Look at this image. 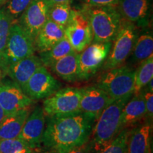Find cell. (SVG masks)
<instances>
[{
	"label": "cell",
	"mask_w": 153,
	"mask_h": 153,
	"mask_svg": "<svg viewBox=\"0 0 153 153\" xmlns=\"http://www.w3.org/2000/svg\"><path fill=\"white\" fill-rule=\"evenodd\" d=\"M11 24L12 21L8 14L6 12L3 4H0V62L4 51Z\"/></svg>",
	"instance_id": "obj_29"
},
{
	"label": "cell",
	"mask_w": 153,
	"mask_h": 153,
	"mask_svg": "<svg viewBox=\"0 0 153 153\" xmlns=\"http://www.w3.org/2000/svg\"><path fill=\"white\" fill-rule=\"evenodd\" d=\"M112 42L91 43L79 57V79L87 80L104 65L111 49Z\"/></svg>",
	"instance_id": "obj_9"
},
{
	"label": "cell",
	"mask_w": 153,
	"mask_h": 153,
	"mask_svg": "<svg viewBox=\"0 0 153 153\" xmlns=\"http://www.w3.org/2000/svg\"><path fill=\"white\" fill-rule=\"evenodd\" d=\"M33 150L28 143L19 137L0 140V153H30Z\"/></svg>",
	"instance_id": "obj_26"
},
{
	"label": "cell",
	"mask_w": 153,
	"mask_h": 153,
	"mask_svg": "<svg viewBox=\"0 0 153 153\" xmlns=\"http://www.w3.org/2000/svg\"><path fill=\"white\" fill-rule=\"evenodd\" d=\"M65 37L64 28L48 19L36 36L35 48L39 53L45 52Z\"/></svg>",
	"instance_id": "obj_17"
},
{
	"label": "cell",
	"mask_w": 153,
	"mask_h": 153,
	"mask_svg": "<svg viewBox=\"0 0 153 153\" xmlns=\"http://www.w3.org/2000/svg\"><path fill=\"white\" fill-rule=\"evenodd\" d=\"M93 143L91 140H89L88 142L83 144L81 146L78 147L74 150H72L68 153H94Z\"/></svg>",
	"instance_id": "obj_32"
},
{
	"label": "cell",
	"mask_w": 153,
	"mask_h": 153,
	"mask_svg": "<svg viewBox=\"0 0 153 153\" xmlns=\"http://www.w3.org/2000/svg\"><path fill=\"white\" fill-rule=\"evenodd\" d=\"M6 1H7V0H0V4H3Z\"/></svg>",
	"instance_id": "obj_37"
},
{
	"label": "cell",
	"mask_w": 153,
	"mask_h": 153,
	"mask_svg": "<svg viewBox=\"0 0 153 153\" xmlns=\"http://www.w3.org/2000/svg\"><path fill=\"white\" fill-rule=\"evenodd\" d=\"M72 11L71 4H55L50 6L48 19L65 29L71 19Z\"/></svg>",
	"instance_id": "obj_25"
},
{
	"label": "cell",
	"mask_w": 153,
	"mask_h": 153,
	"mask_svg": "<svg viewBox=\"0 0 153 153\" xmlns=\"http://www.w3.org/2000/svg\"><path fill=\"white\" fill-rule=\"evenodd\" d=\"M138 36L137 26L128 21L122 19L117 35L114 40L112 49L104 63V70L121 66L131 54Z\"/></svg>",
	"instance_id": "obj_6"
},
{
	"label": "cell",
	"mask_w": 153,
	"mask_h": 153,
	"mask_svg": "<svg viewBox=\"0 0 153 153\" xmlns=\"http://www.w3.org/2000/svg\"><path fill=\"white\" fill-rule=\"evenodd\" d=\"M146 116L145 99L141 91L135 94L124 106L121 114V131L135 125Z\"/></svg>",
	"instance_id": "obj_18"
},
{
	"label": "cell",
	"mask_w": 153,
	"mask_h": 153,
	"mask_svg": "<svg viewBox=\"0 0 153 153\" xmlns=\"http://www.w3.org/2000/svg\"><path fill=\"white\" fill-rule=\"evenodd\" d=\"M61 84L43 65L37 69L22 88L24 92L33 100L43 99L60 89Z\"/></svg>",
	"instance_id": "obj_10"
},
{
	"label": "cell",
	"mask_w": 153,
	"mask_h": 153,
	"mask_svg": "<svg viewBox=\"0 0 153 153\" xmlns=\"http://www.w3.org/2000/svg\"><path fill=\"white\" fill-rule=\"evenodd\" d=\"M131 97L113 101L97 120L93 129V137L91 140L96 152L102 150L121 131L122 111Z\"/></svg>",
	"instance_id": "obj_2"
},
{
	"label": "cell",
	"mask_w": 153,
	"mask_h": 153,
	"mask_svg": "<svg viewBox=\"0 0 153 153\" xmlns=\"http://www.w3.org/2000/svg\"><path fill=\"white\" fill-rule=\"evenodd\" d=\"M45 116L42 107H36L33 112L28 115L18 137L28 143L34 150L40 148L41 145L45 128Z\"/></svg>",
	"instance_id": "obj_15"
},
{
	"label": "cell",
	"mask_w": 153,
	"mask_h": 153,
	"mask_svg": "<svg viewBox=\"0 0 153 153\" xmlns=\"http://www.w3.org/2000/svg\"><path fill=\"white\" fill-rule=\"evenodd\" d=\"M119 0H83L88 7H115Z\"/></svg>",
	"instance_id": "obj_30"
},
{
	"label": "cell",
	"mask_w": 153,
	"mask_h": 153,
	"mask_svg": "<svg viewBox=\"0 0 153 153\" xmlns=\"http://www.w3.org/2000/svg\"><path fill=\"white\" fill-rule=\"evenodd\" d=\"M87 7L93 42H113L119 30L122 17L115 7Z\"/></svg>",
	"instance_id": "obj_3"
},
{
	"label": "cell",
	"mask_w": 153,
	"mask_h": 153,
	"mask_svg": "<svg viewBox=\"0 0 153 153\" xmlns=\"http://www.w3.org/2000/svg\"><path fill=\"white\" fill-rule=\"evenodd\" d=\"M28 115V108L6 115L0 123V140L18 137Z\"/></svg>",
	"instance_id": "obj_20"
},
{
	"label": "cell",
	"mask_w": 153,
	"mask_h": 153,
	"mask_svg": "<svg viewBox=\"0 0 153 153\" xmlns=\"http://www.w3.org/2000/svg\"><path fill=\"white\" fill-rule=\"evenodd\" d=\"M95 120L82 111L50 116L41 142L45 153H68L88 142Z\"/></svg>",
	"instance_id": "obj_1"
},
{
	"label": "cell",
	"mask_w": 153,
	"mask_h": 153,
	"mask_svg": "<svg viewBox=\"0 0 153 153\" xmlns=\"http://www.w3.org/2000/svg\"><path fill=\"white\" fill-rule=\"evenodd\" d=\"M143 94L145 99V108H146V115L150 120L153 117V92L146 90Z\"/></svg>",
	"instance_id": "obj_31"
},
{
	"label": "cell",
	"mask_w": 153,
	"mask_h": 153,
	"mask_svg": "<svg viewBox=\"0 0 153 153\" xmlns=\"http://www.w3.org/2000/svg\"><path fill=\"white\" fill-rule=\"evenodd\" d=\"M50 6L55 4H61V3H70L72 4L73 0H45Z\"/></svg>",
	"instance_id": "obj_33"
},
{
	"label": "cell",
	"mask_w": 153,
	"mask_h": 153,
	"mask_svg": "<svg viewBox=\"0 0 153 153\" xmlns=\"http://www.w3.org/2000/svg\"><path fill=\"white\" fill-rule=\"evenodd\" d=\"M65 36L74 51L80 53L93 41V34L87 7L72 9V16L65 28Z\"/></svg>",
	"instance_id": "obj_7"
},
{
	"label": "cell",
	"mask_w": 153,
	"mask_h": 153,
	"mask_svg": "<svg viewBox=\"0 0 153 153\" xmlns=\"http://www.w3.org/2000/svg\"><path fill=\"white\" fill-rule=\"evenodd\" d=\"M33 0H7L3 4L6 12L12 22H16Z\"/></svg>",
	"instance_id": "obj_28"
},
{
	"label": "cell",
	"mask_w": 153,
	"mask_h": 153,
	"mask_svg": "<svg viewBox=\"0 0 153 153\" xmlns=\"http://www.w3.org/2000/svg\"><path fill=\"white\" fill-rule=\"evenodd\" d=\"M118 11L125 20L137 27H146L149 24L152 0H119Z\"/></svg>",
	"instance_id": "obj_14"
},
{
	"label": "cell",
	"mask_w": 153,
	"mask_h": 153,
	"mask_svg": "<svg viewBox=\"0 0 153 153\" xmlns=\"http://www.w3.org/2000/svg\"><path fill=\"white\" fill-rule=\"evenodd\" d=\"M6 114L4 112V111L3 110V108H1V106H0V123L1 122V120H3V118L5 117Z\"/></svg>",
	"instance_id": "obj_34"
},
{
	"label": "cell",
	"mask_w": 153,
	"mask_h": 153,
	"mask_svg": "<svg viewBox=\"0 0 153 153\" xmlns=\"http://www.w3.org/2000/svg\"><path fill=\"white\" fill-rule=\"evenodd\" d=\"M35 44L19 23L12 22L9 29L0 68L4 75L7 68L13 63L32 55L35 53Z\"/></svg>",
	"instance_id": "obj_5"
},
{
	"label": "cell",
	"mask_w": 153,
	"mask_h": 153,
	"mask_svg": "<svg viewBox=\"0 0 153 153\" xmlns=\"http://www.w3.org/2000/svg\"><path fill=\"white\" fill-rule=\"evenodd\" d=\"M81 97V89L73 87L58 89L43 101V111L49 117L80 112Z\"/></svg>",
	"instance_id": "obj_8"
},
{
	"label": "cell",
	"mask_w": 153,
	"mask_h": 153,
	"mask_svg": "<svg viewBox=\"0 0 153 153\" xmlns=\"http://www.w3.org/2000/svg\"><path fill=\"white\" fill-rule=\"evenodd\" d=\"M152 82H153V79H151L150 82H148V84L147 85H148V90L151 91V92H152L153 91V87H152Z\"/></svg>",
	"instance_id": "obj_35"
},
{
	"label": "cell",
	"mask_w": 153,
	"mask_h": 153,
	"mask_svg": "<svg viewBox=\"0 0 153 153\" xmlns=\"http://www.w3.org/2000/svg\"><path fill=\"white\" fill-rule=\"evenodd\" d=\"M4 77V75L2 70H1V68H0V84H1V82H2Z\"/></svg>",
	"instance_id": "obj_36"
},
{
	"label": "cell",
	"mask_w": 153,
	"mask_h": 153,
	"mask_svg": "<svg viewBox=\"0 0 153 153\" xmlns=\"http://www.w3.org/2000/svg\"><path fill=\"white\" fill-rule=\"evenodd\" d=\"M49 4L45 0H33L17 20L34 42L40 30L49 19Z\"/></svg>",
	"instance_id": "obj_11"
},
{
	"label": "cell",
	"mask_w": 153,
	"mask_h": 153,
	"mask_svg": "<svg viewBox=\"0 0 153 153\" xmlns=\"http://www.w3.org/2000/svg\"><path fill=\"white\" fill-rule=\"evenodd\" d=\"M30 153H34V152H30Z\"/></svg>",
	"instance_id": "obj_38"
},
{
	"label": "cell",
	"mask_w": 153,
	"mask_h": 153,
	"mask_svg": "<svg viewBox=\"0 0 153 153\" xmlns=\"http://www.w3.org/2000/svg\"><path fill=\"white\" fill-rule=\"evenodd\" d=\"M151 55H153L152 34L145 31L137 36L131 52V59L134 63L141 62Z\"/></svg>",
	"instance_id": "obj_22"
},
{
	"label": "cell",
	"mask_w": 153,
	"mask_h": 153,
	"mask_svg": "<svg viewBox=\"0 0 153 153\" xmlns=\"http://www.w3.org/2000/svg\"><path fill=\"white\" fill-rule=\"evenodd\" d=\"M153 78V55L142 61L137 70L135 71V87L134 93L141 91Z\"/></svg>",
	"instance_id": "obj_24"
},
{
	"label": "cell",
	"mask_w": 153,
	"mask_h": 153,
	"mask_svg": "<svg viewBox=\"0 0 153 153\" xmlns=\"http://www.w3.org/2000/svg\"><path fill=\"white\" fill-rule=\"evenodd\" d=\"M131 130L124 128L99 153H127L128 140Z\"/></svg>",
	"instance_id": "obj_27"
},
{
	"label": "cell",
	"mask_w": 153,
	"mask_h": 153,
	"mask_svg": "<svg viewBox=\"0 0 153 153\" xmlns=\"http://www.w3.org/2000/svg\"><path fill=\"white\" fill-rule=\"evenodd\" d=\"M42 65L40 57L33 54L11 64L7 68L5 75H8L22 89L30 76Z\"/></svg>",
	"instance_id": "obj_16"
},
{
	"label": "cell",
	"mask_w": 153,
	"mask_h": 153,
	"mask_svg": "<svg viewBox=\"0 0 153 153\" xmlns=\"http://www.w3.org/2000/svg\"><path fill=\"white\" fill-rule=\"evenodd\" d=\"M81 91L80 111L96 120L105 108L114 101L106 92L97 85L83 88Z\"/></svg>",
	"instance_id": "obj_13"
},
{
	"label": "cell",
	"mask_w": 153,
	"mask_h": 153,
	"mask_svg": "<svg viewBox=\"0 0 153 153\" xmlns=\"http://www.w3.org/2000/svg\"><path fill=\"white\" fill-rule=\"evenodd\" d=\"M79 53L73 51L55 62L50 68L65 81L74 82L79 79Z\"/></svg>",
	"instance_id": "obj_19"
},
{
	"label": "cell",
	"mask_w": 153,
	"mask_h": 153,
	"mask_svg": "<svg viewBox=\"0 0 153 153\" xmlns=\"http://www.w3.org/2000/svg\"><path fill=\"white\" fill-rule=\"evenodd\" d=\"M33 103V99L29 98L16 82L9 80L1 82L0 106L6 115L28 108Z\"/></svg>",
	"instance_id": "obj_12"
},
{
	"label": "cell",
	"mask_w": 153,
	"mask_h": 153,
	"mask_svg": "<svg viewBox=\"0 0 153 153\" xmlns=\"http://www.w3.org/2000/svg\"><path fill=\"white\" fill-rule=\"evenodd\" d=\"M74 51L66 37L63 38L48 51L40 53V59L45 67H51L62 57Z\"/></svg>",
	"instance_id": "obj_23"
},
{
	"label": "cell",
	"mask_w": 153,
	"mask_h": 153,
	"mask_svg": "<svg viewBox=\"0 0 153 153\" xmlns=\"http://www.w3.org/2000/svg\"><path fill=\"white\" fill-rule=\"evenodd\" d=\"M135 71L128 66L106 70L97 79V87L102 89L113 100L133 96L135 87Z\"/></svg>",
	"instance_id": "obj_4"
},
{
	"label": "cell",
	"mask_w": 153,
	"mask_h": 153,
	"mask_svg": "<svg viewBox=\"0 0 153 153\" xmlns=\"http://www.w3.org/2000/svg\"><path fill=\"white\" fill-rule=\"evenodd\" d=\"M151 126L149 123L131 130L127 145V153H151Z\"/></svg>",
	"instance_id": "obj_21"
}]
</instances>
